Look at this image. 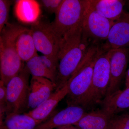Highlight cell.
Returning <instances> with one entry per match:
<instances>
[{
	"instance_id": "6da1fadb",
	"label": "cell",
	"mask_w": 129,
	"mask_h": 129,
	"mask_svg": "<svg viewBox=\"0 0 129 129\" xmlns=\"http://www.w3.org/2000/svg\"><path fill=\"white\" fill-rule=\"evenodd\" d=\"M89 47L88 38L83 35L82 25L69 31L61 39L55 91L67 84Z\"/></svg>"
},
{
	"instance_id": "7a4b0ae2",
	"label": "cell",
	"mask_w": 129,
	"mask_h": 129,
	"mask_svg": "<svg viewBox=\"0 0 129 129\" xmlns=\"http://www.w3.org/2000/svg\"><path fill=\"white\" fill-rule=\"evenodd\" d=\"M102 51L101 47L97 44L89 47L78 67L67 83L68 87L66 96L68 106L82 107L91 86L95 63Z\"/></svg>"
},
{
	"instance_id": "3957f363",
	"label": "cell",
	"mask_w": 129,
	"mask_h": 129,
	"mask_svg": "<svg viewBox=\"0 0 129 129\" xmlns=\"http://www.w3.org/2000/svg\"><path fill=\"white\" fill-rule=\"evenodd\" d=\"M23 28L18 24L8 23L0 32L1 80L6 86L25 67L16 46L17 37Z\"/></svg>"
},
{
	"instance_id": "277c9868",
	"label": "cell",
	"mask_w": 129,
	"mask_h": 129,
	"mask_svg": "<svg viewBox=\"0 0 129 129\" xmlns=\"http://www.w3.org/2000/svg\"><path fill=\"white\" fill-rule=\"evenodd\" d=\"M89 0H63L51 23L52 28L60 39L73 29L82 25Z\"/></svg>"
},
{
	"instance_id": "5b68a950",
	"label": "cell",
	"mask_w": 129,
	"mask_h": 129,
	"mask_svg": "<svg viewBox=\"0 0 129 129\" xmlns=\"http://www.w3.org/2000/svg\"><path fill=\"white\" fill-rule=\"evenodd\" d=\"M111 50L98 56L94 65L91 86L82 107L85 109L102 101L107 94L110 80Z\"/></svg>"
},
{
	"instance_id": "8992f818",
	"label": "cell",
	"mask_w": 129,
	"mask_h": 129,
	"mask_svg": "<svg viewBox=\"0 0 129 129\" xmlns=\"http://www.w3.org/2000/svg\"><path fill=\"white\" fill-rule=\"evenodd\" d=\"M30 74L25 67L11 79L6 86L7 109L6 116L24 113L29 109Z\"/></svg>"
},
{
	"instance_id": "52a82bcc",
	"label": "cell",
	"mask_w": 129,
	"mask_h": 129,
	"mask_svg": "<svg viewBox=\"0 0 129 129\" xmlns=\"http://www.w3.org/2000/svg\"><path fill=\"white\" fill-rule=\"evenodd\" d=\"M37 51L58 61L61 39L53 31L51 23L38 20L30 28Z\"/></svg>"
},
{
	"instance_id": "ba28073f",
	"label": "cell",
	"mask_w": 129,
	"mask_h": 129,
	"mask_svg": "<svg viewBox=\"0 0 129 129\" xmlns=\"http://www.w3.org/2000/svg\"><path fill=\"white\" fill-rule=\"evenodd\" d=\"M114 22L91 6L89 2L82 23L83 35L96 42L106 41Z\"/></svg>"
},
{
	"instance_id": "9c48e42d",
	"label": "cell",
	"mask_w": 129,
	"mask_h": 129,
	"mask_svg": "<svg viewBox=\"0 0 129 129\" xmlns=\"http://www.w3.org/2000/svg\"><path fill=\"white\" fill-rule=\"evenodd\" d=\"M129 58V48L111 50L110 82L106 97L119 90L121 81L126 72Z\"/></svg>"
},
{
	"instance_id": "30bf717a",
	"label": "cell",
	"mask_w": 129,
	"mask_h": 129,
	"mask_svg": "<svg viewBox=\"0 0 129 129\" xmlns=\"http://www.w3.org/2000/svg\"><path fill=\"white\" fill-rule=\"evenodd\" d=\"M129 46V12H124L111 27L105 44L101 48L104 51Z\"/></svg>"
},
{
	"instance_id": "8fae6325",
	"label": "cell",
	"mask_w": 129,
	"mask_h": 129,
	"mask_svg": "<svg viewBox=\"0 0 129 129\" xmlns=\"http://www.w3.org/2000/svg\"><path fill=\"white\" fill-rule=\"evenodd\" d=\"M86 113L85 108L81 106H68L38 125L35 129H53L68 125H74Z\"/></svg>"
},
{
	"instance_id": "7c38bea8",
	"label": "cell",
	"mask_w": 129,
	"mask_h": 129,
	"mask_svg": "<svg viewBox=\"0 0 129 129\" xmlns=\"http://www.w3.org/2000/svg\"><path fill=\"white\" fill-rule=\"evenodd\" d=\"M56 84L46 78L32 76L29 85V109L31 110L43 103L55 92Z\"/></svg>"
},
{
	"instance_id": "4fadbf2b",
	"label": "cell",
	"mask_w": 129,
	"mask_h": 129,
	"mask_svg": "<svg viewBox=\"0 0 129 129\" xmlns=\"http://www.w3.org/2000/svg\"><path fill=\"white\" fill-rule=\"evenodd\" d=\"M68 87L67 84L64 87L55 91L48 99L36 108L26 113L35 120L43 122L50 117L59 102L67 96Z\"/></svg>"
},
{
	"instance_id": "5bb4252c",
	"label": "cell",
	"mask_w": 129,
	"mask_h": 129,
	"mask_svg": "<svg viewBox=\"0 0 129 129\" xmlns=\"http://www.w3.org/2000/svg\"><path fill=\"white\" fill-rule=\"evenodd\" d=\"M102 103V110L111 118L129 108V88L118 90L106 97Z\"/></svg>"
},
{
	"instance_id": "9a60e30c",
	"label": "cell",
	"mask_w": 129,
	"mask_h": 129,
	"mask_svg": "<svg viewBox=\"0 0 129 129\" xmlns=\"http://www.w3.org/2000/svg\"><path fill=\"white\" fill-rule=\"evenodd\" d=\"M91 6L106 18L115 22L123 14L125 1L122 0H89Z\"/></svg>"
},
{
	"instance_id": "2e32d148",
	"label": "cell",
	"mask_w": 129,
	"mask_h": 129,
	"mask_svg": "<svg viewBox=\"0 0 129 129\" xmlns=\"http://www.w3.org/2000/svg\"><path fill=\"white\" fill-rule=\"evenodd\" d=\"M14 10L17 18L24 23H35L40 14L39 2L34 0L16 1Z\"/></svg>"
},
{
	"instance_id": "e0dca14e",
	"label": "cell",
	"mask_w": 129,
	"mask_h": 129,
	"mask_svg": "<svg viewBox=\"0 0 129 129\" xmlns=\"http://www.w3.org/2000/svg\"><path fill=\"white\" fill-rule=\"evenodd\" d=\"M17 50L23 62H27L38 55L30 29L24 27L17 37Z\"/></svg>"
},
{
	"instance_id": "ac0fdd59",
	"label": "cell",
	"mask_w": 129,
	"mask_h": 129,
	"mask_svg": "<svg viewBox=\"0 0 129 129\" xmlns=\"http://www.w3.org/2000/svg\"><path fill=\"white\" fill-rule=\"evenodd\" d=\"M111 118L103 110L86 113L74 124L80 129H109Z\"/></svg>"
},
{
	"instance_id": "d6986e66",
	"label": "cell",
	"mask_w": 129,
	"mask_h": 129,
	"mask_svg": "<svg viewBox=\"0 0 129 129\" xmlns=\"http://www.w3.org/2000/svg\"><path fill=\"white\" fill-rule=\"evenodd\" d=\"M41 123L26 113L10 114L6 116L0 129H35Z\"/></svg>"
},
{
	"instance_id": "ffe728a7",
	"label": "cell",
	"mask_w": 129,
	"mask_h": 129,
	"mask_svg": "<svg viewBox=\"0 0 129 129\" xmlns=\"http://www.w3.org/2000/svg\"><path fill=\"white\" fill-rule=\"evenodd\" d=\"M25 67L32 76L46 78L56 84V76L46 67L39 55L25 62Z\"/></svg>"
},
{
	"instance_id": "44dd1931",
	"label": "cell",
	"mask_w": 129,
	"mask_h": 129,
	"mask_svg": "<svg viewBox=\"0 0 129 129\" xmlns=\"http://www.w3.org/2000/svg\"><path fill=\"white\" fill-rule=\"evenodd\" d=\"M109 129H129V114L111 118Z\"/></svg>"
},
{
	"instance_id": "7402d4cb",
	"label": "cell",
	"mask_w": 129,
	"mask_h": 129,
	"mask_svg": "<svg viewBox=\"0 0 129 129\" xmlns=\"http://www.w3.org/2000/svg\"><path fill=\"white\" fill-rule=\"evenodd\" d=\"M12 3L13 1L0 0V32L9 23V11Z\"/></svg>"
},
{
	"instance_id": "603a6c76",
	"label": "cell",
	"mask_w": 129,
	"mask_h": 129,
	"mask_svg": "<svg viewBox=\"0 0 129 129\" xmlns=\"http://www.w3.org/2000/svg\"><path fill=\"white\" fill-rule=\"evenodd\" d=\"M7 109V87L3 81L0 80V124L6 117Z\"/></svg>"
},
{
	"instance_id": "cb8c5ba5",
	"label": "cell",
	"mask_w": 129,
	"mask_h": 129,
	"mask_svg": "<svg viewBox=\"0 0 129 129\" xmlns=\"http://www.w3.org/2000/svg\"><path fill=\"white\" fill-rule=\"evenodd\" d=\"M63 0H42L39 1L44 10L50 14H55Z\"/></svg>"
},
{
	"instance_id": "d4e9b609",
	"label": "cell",
	"mask_w": 129,
	"mask_h": 129,
	"mask_svg": "<svg viewBox=\"0 0 129 129\" xmlns=\"http://www.w3.org/2000/svg\"><path fill=\"white\" fill-rule=\"evenodd\" d=\"M56 129H80L74 125H68L58 127Z\"/></svg>"
},
{
	"instance_id": "484cf974",
	"label": "cell",
	"mask_w": 129,
	"mask_h": 129,
	"mask_svg": "<svg viewBox=\"0 0 129 129\" xmlns=\"http://www.w3.org/2000/svg\"><path fill=\"white\" fill-rule=\"evenodd\" d=\"M125 84L126 88H129V68L126 72Z\"/></svg>"
}]
</instances>
